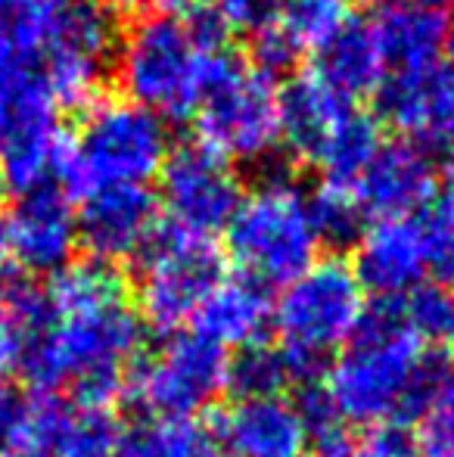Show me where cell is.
<instances>
[{
	"label": "cell",
	"instance_id": "obj_15",
	"mask_svg": "<svg viewBox=\"0 0 454 457\" xmlns=\"http://www.w3.org/2000/svg\"><path fill=\"white\" fill-rule=\"evenodd\" d=\"M364 293L380 302H395L424 283L430 274V243L417 218H380L355 240L351 262Z\"/></svg>",
	"mask_w": 454,
	"mask_h": 457
},
{
	"label": "cell",
	"instance_id": "obj_35",
	"mask_svg": "<svg viewBox=\"0 0 454 457\" xmlns=\"http://www.w3.org/2000/svg\"><path fill=\"white\" fill-rule=\"evenodd\" d=\"M12 274H16V262H12L10 243H6L4 221H0V287H6L12 280Z\"/></svg>",
	"mask_w": 454,
	"mask_h": 457
},
{
	"label": "cell",
	"instance_id": "obj_33",
	"mask_svg": "<svg viewBox=\"0 0 454 457\" xmlns=\"http://www.w3.org/2000/svg\"><path fill=\"white\" fill-rule=\"evenodd\" d=\"M212 12L230 29H246L255 31L274 10H277V0H209Z\"/></svg>",
	"mask_w": 454,
	"mask_h": 457
},
{
	"label": "cell",
	"instance_id": "obj_27",
	"mask_svg": "<svg viewBox=\"0 0 454 457\" xmlns=\"http://www.w3.org/2000/svg\"><path fill=\"white\" fill-rule=\"evenodd\" d=\"M414 423L420 457H454V367L439 364L436 377L420 398Z\"/></svg>",
	"mask_w": 454,
	"mask_h": 457
},
{
	"label": "cell",
	"instance_id": "obj_17",
	"mask_svg": "<svg viewBox=\"0 0 454 457\" xmlns=\"http://www.w3.org/2000/svg\"><path fill=\"white\" fill-rule=\"evenodd\" d=\"M436 181L439 175L430 153L405 140H392L376 146L370 162L351 184L364 212L380 221V218H414L433 203Z\"/></svg>",
	"mask_w": 454,
	"mask_h": 457
},
{
	"label": "cell",
	"instance_id": "obj_10",
	"mask_svg": "<svg viewBox=\"0 0 454 457\" xmlns=\"http://www.w3.org/2000/svg\"><path fill=\"white\" fill-rule=\"evenodd\" d=\"M115 47V16L100 0H47L41 69L56 106H94Z\"/></svg>",
	"mask_w": 454,
	"mask_h": 457
},
{
	"label": "cell",
	"instance_id": "obj_12",
	"mask_svg": "<svg viewBox=\"0 0 454 457\" xmlns=\"http://www.w3.org/2000/svg\"><path fill=\"white\" fill-rule=\"evenodd\" d=\"M159 193L169 224L200 237L225 230L243 203V184L230 159L202 140H187L165 156L159 169Z\"/></svg>",
	"mask_w": 454,
	"mask_h": 457
},
{
	"label": "cell",
	"instance_id": "obj_18",
	"mask_svg": "<svg viewBox=\"0 0 454 457\" xmlns=\"http://www.w3.org/2000/svg\"><path fill=\"white\" fill-rule=\"evenodd\" d=\"M225 457H302L305 429L290 398H243L212 429Z\"/></svg>",
	"mask_w": 454,
	"mask_h": 457
},
{
	"label": "cell",
	"instance_id": "obj_31",
	"mask_svg": "<svg viewBox=\"0 0 454 457\" xmlns=\"http://www.w3.org/2000/svg\"><path fill=\"white\" fill-rule=\"evenodd\" d=\"M336 457H420L417 442L405 429V423H383V427H367V433L358 436L355 442H345Z\"/></svg>",
	"mask_w": 454,
	"mask_h": 457
},
{
	"label": "cell",
	"instance_id": "obj_1",
	"mask_svg": "<svg viewBox=\"0 0 454 457\" xmlns=\"http://www.w3.org/2000/svg\"><path fill=\"white\" fill-rule=\"evenodd\" d=\"M47 289L54 324L35 392L66 389L75 404L110 408L125 395L144 349V320L119 268L75 262L54 274Z\"/></svg>",
	"mask_w": 454,
	"mask_h": 457
},
{
	"label": "cell",
	"instance_id": "obj_6",
	"mask_svg": "<svg viewBox=\"0 0 454 457\" xmlns=\"http://www.w3.org/2000/svg\"><path fill=\"white\" fill-rule=\"evenodd\" d=\"M202 50L184 22L171 16L137 19L115 50V75L125 100L156 112L159 119H194L206 91L215 56Z\"/></svg>",
	"mask_w": 454,
	"mask_h": 457
},
{
	"label": "cell",
	"instance_id": "obj_11",
	"mask_svg": "<svg viewBox=\"0 0 454 457\" xmlns=\"http://www.w3.org/2000/svg\"><path fill=\"white\" fill-rule=\"evenodd\" d=\"M227 389V352L196 330L171 333L156 355L134 364L125 395L150 417L194 420Z\"/></svg>",
	"mask_w": 454,
	"mask_h": 457
},
{
	"label": "cell",
	"instance_id": "obj_4",
	"mask_svg": "<svg viewBox=\"0 0 454 457\" xmlns=\"http://www.w3.org/2000/svg\"><path fill=\"white\" fill-rule=\"evenodd\" d=\"M169 153V128L156 112L125 96L97 100L66 144L56 184L81 199L103 187H144Z\"/></svg>",
	"mask_w": 454,
	"mask_h": 457
},
{
	"label": "cell",
	"instance_id": "obj_14",
	"mask_svg": "<svg viewBox=\"0 0 454 457\" xmlns=\"http://www.w3.org/2000/svg\"><path fill=\"white\" fill-rule=\"evenodd\" d=\"M75 224L78 246L91 253V262L115 268L137 259L159 230V203L146 187H103L81 199Z\"/></svg>",
	"mask_w": 454,
	"mask_h": 457
},
{
	"label": "cell",
	"instance_id": "obj_36",
	"mask_svg": "<svg viewBox=\"0 0 454 457\" xmlns=\"http://www.w3.org/2000/svg\"><path fill=\"white\" fill-rule=\"evenodd\" d=\"M408 4H417V6H426V10H449V6H454V0H408Z\"/></svg>",
	"mask_w": 454,
	"mask_h": 457
},
{
	"label": "cell",
	"instance_id": "obj_19",
	"mask_svg": "<svg viewBox=\"0 0 454 457\" xmlns=\"http://www.w3.org/2000/svg\"><path fill=\"white\" fill-rule=\"evenodd\" d=\"M50 324L54 308L47 289L16 277L0 287V373H10L35 389L47 355Z\"/></svg>",
	"mask_w": 454,
	"mask_h": 457
},
{
	"label": "cell",
	"instance_id": "obj_26",
	"mask_svg": "<svg viewBox=\"0 0 454 457\" xmlns=\"http://www.w3.org/2000/svg\"><path fill=\"white\" fill-rule=\"evenodd\" d=\"M47 395L25 386L22 379L0 373V457L4 454H37V429H41Z\"/></svg>",
	"mask_w": 454,
	"mask_h": 457
},
{
	"label": "cell",
	"instance_id": "obj_13",
	"mask_svg": "<svg viewBox=\"0 0 454 457\" xmlns=\"http://www.w3.org/2000/svg\"><path fill=\"white\" fill-rule=\"evenodd\" d=\"M380 115L417 150L454 146V69L430 62L405 69L380 87Z\"/></svg>",
	"mask_w": 454,
	"mask_h": 457
},
{
	"label": "cell",
	"instance_id": "obj_7",
	"mask_svg": "<svg viewBox=\"0 0 454 457\" xmlns=\"http://www.w3.org/2000/svg\"><path fill=\"white\" fill-rule=\"evenodd\" d=\"M277 106L280 137L302 162L321 169L324 181L351 184L380 146L376 121L315 69L286 81L277 91Z\"/></svg>",
	"mask_w": 454,
	"mask_h": 457
},
{
	"label": "cell",
	"instance_id": "obj_3",
	"mask_svg": "<svg viewBox=\"0 0 454 457\" xmlns=\"http://www.w3.org/2000/svg\"><path fill=\"white\" fill-rule=\"evenodd\" d=\"M367 312V293L343 259H318L271 302L277 349L293 379L315 383L334 355L349 345Z\"/></svg>",
	"mask_w": 454,
	"mask_h": 457
},
{
	"label": "cell",
	"instance_id": "obj_24",
	"mask_svg": "<svg viewBox=\"0 0 454 457\" xmlns=\"http://www.w3.org/2000/svg\"><path fill=\"white\" fill-rule=\"evenodd\" d=\"M112 457H219V445L212 429L196 420L144 417L119 429Z\"/></svg>",
	"mask_w": 454,
	"mask_h": 457
},
{
	"label": "cell",
	"instance_id": "obj_37",
	"mask_svg": "<svg viewBox=\"0 0 454 457\" xmlns=\"http://www.w3.org/2000/svg\"><path fill=\"white\" fill-rule=\"evenodd\" d=\"M445 181H449L451 203H454V146H451V153H449V162H445Z\"/></svg>",
	"mask_w": 454,
	"mask_h": 457
},
{
	"label": "cell",
	"instance_id": "obj_28",
	"mask_svg": "<svg viewBox=\"0 0 454 457\" xmlns=\"http://www.w3.org/2000/svg\"><path fill=\"white\" fill-rule=\"evenodd\" d=\"M293 379L277 345L252 343L227 358V389L243 398H277Z\"/></svg>",
	"mask_w": 454,
	"mask_h": 457
},
{
	"label": "cell",
	"instance_id": "obj_29",
	"mask_svg": "<svg viewBox=\"0 0 454 457\" xmlns=\"http://www.w3.org/2000/svg\"><path fill=\"white\" fill-rule=\"evenodd\" d=\"M311 218H315V228L321 243H355L358 237L367 228V212H364L361 199L355 193V184L345 181H324L315 193L309 196Z\"/></svg>",
	"mask_w": 454,
	"mask_h": 457
},
{
	"label": "cell",
	"instance_id": "obj_25",
	"mask_svg": "<svg viewBox=\"0 0 454 457\" xmlns=\"http://www.w3.org/2000/svg\"><path fill=\"white\" fill-rule=\"evenodd\" d=\"M274 25L296 47V54H318L351 22L349 0H284L271 12Z\"/></svg>",
	"mask_w": 454,
	"mask_h": 457
},
{
	"label": "cell",
	"instance_id": "obj_40",
	"mask_svg": "<svg viewBox=\"0 0 454 457\" xmlns=\"http://www.w3.org/2000/svg\"><path fill=\"white\" fill-rule=\"evenodd\" d=\"M302 457H309V454H302ZM311 457H321V454H311Z\"/></svg>",
	"mask_w": 454,
	"mask_h": 457
},
{
	"label": "cell",
	"instance_id": "obj_30",
	"mask_svg": "<svg viewBox=\"0 0 454 457\" xmlns=\"http://www.w3.org/2000/svg\"><path fill=\"white\" fill-rule=\"evenodd\" d=\"M395 308L426 349L454 339V293L442 283H420L408 295L395 299Z\"/></svg>",
	"mask_w": 454,
	"mask_h": 457
},
{
	"label": "cell",
	"instance_id": "obj_8",
	"mask_svg": "<svg viewBox=\"0 0 454 457\" xmlns=\"http://www.w3.org/2000/svg\"><path fill=\"white\" fill-rule=\"evenodd\" d=\"M227 280L225 253L212 237L159 224L137 255V314L162 333H177Z\"/></svg>",
	"mask_w": 454,
	"mask_h": 457
},
{
	"label": "cell",
	"instance_id": "obj_32",
	"mask_svg": "<svg viewBox=\"0 0 454 457\" xmlns=\"http://www.w3.org/2000/svg\"><path fill=\"white\" fill-rule=\"evenodd\" d=\"M426 243H430V271L439 277L442 287L454 283V203L436 205L424 221Z\"/></svg>",
	"mask_w": 454,
	"mask_h": 457
},
{
	"label": "cell",
	"instance_id": "obj_39",
	"mask_svg": "<svg viewBox=\"0 0 454 457\" xmlns=\"http://www.w3.org/2000/svg\"><path fill=\"white\" fill-rule=\"evenodd\" d=\"M361 4H383V0H361Z\"/></svg>",
	"mask_w": 454,
	"mask_h": 457
},
{
	"label": "cell",
	"instance_id": "obj_9",
	"mask_svg": "<svg viewBox=\"0 0 454 457\" xmlns=\"http://www.w3.org/2000/svg\"><path fill=\"white\" fill-rule=\"evenodd\" d=\"M200 140L225 159L261 162L280 140V106L271 75L243 66L230 50L215 56L196 109Z\"/></svg>",
	"mask_w": 454,
	"mask_h": 457
},
{
	"label": "cell",
	"instance_id": "obj_20",
	"mask_svg": "<svg viewBox=\"0 0 454 457\" xmlns=\"http://www.w3.org/2000/svg\"><path fill=\"white\" fill-rule=\"evenodd\" d=\"M196 333L215 343L219 349H246L261 343L268 324H271V295L265 287L234 277L221 283L196 312Z\"/></svg>",
	"mask_w": 454,
	"mask_h": 457
},
{
	"label": "cell",
	"instance_id": "obj_21",
	"mask_svg": "<svg viewBox=\"0 0 454 457\" xmlns=\"http://www.w3.org/2000/svg\"><path fill=\"white\" fill-rule=\"evenodd\" d=\"M119 423L110 408L60 402L47 395L41 429H37V454L41 457H112Z\"/></svg>",
	"mask_w": 454,
	"mask_h": 457
},
{
	"label": "cell",
	"instance_id": "obj_16",
	"mask_svg": "<svg viewBox=\"0 0 454 457\" xmlns=\"http://www.w3.org/2000/svg\"><path fill=\"white\" fill-rule=\"evenodd\" d=\"M6 243L16 268L29 274H56L72 265L78 249V224L66 193L41 187L19 196L4 221Z\"/></svg>",
	"mask_w": 454,
	"mask_h": 457
},
{
	"label": "cell",
	"instance_id": "obj_23",
	"mask_svg": "<svg viewBox=\"0 0 454 457\" xmlns=\"http://www.w3.org/2000/svg\"><path fill=\"white\" fill-rule=\"evenodd\" d=\"M315 72L349 100L380 91L389 66L383 60L374 31H370V22L351 19L327 47L318 50Z\"/></svg>",
	"mask_w": 454,
	"mask_h": 457
},
{
	"label": "cell",
	"instance_id": "obj_38",
	"mask_svg": "<svg viewBox=\"0 0 454 457\" xmlns=\"http://www.w3.org/2000/svg\"><path fill=\"white\" fill-rule=\"evenodd\" d=\"M445 50H449V56H451V69H454V25L449 29V37H445Z\"/></svg>",
	"mask_w": 454,
	"mask_h": 457
},
{
	"label": "cell",
	"instance_id": "obj_2",
	"mask_svg": "<svg viewBox=\"0 0 454 457\" xmlns=\"http://www.w3.org/2000/svg\"><path fill=\"white\" fill-rule=\"evenodd\" d=\"M439 364L405 327L395 302H376L367 305L358 333L334 358L321 386L343 423L383 427L414 420Z\"/></svg>",
	"mask_w": 454,
	"mask_h": 457
},
{
	"label": "cell",
	"instance_id": "obj_22",
	"mask_svg": "<svg viewBox=\"0 0 454 457\" xmlns=\"http://www.w3.org/2000/svg\"><path fill=\"white\" fill-rule=\"evenodd\" d=\"M380 54L386 66L395 72L420 69L439 62V54L449 37V22L439 10H426L417 4H392L380 10V16L370 22Z\"/></svg>",
	"mask_w": 454,
	"mask_h": 457
},
{
	"label": "cell",
	"instance_id": "obj_34",
	"mask_svg": "<svg viewBox=\"0 0 454 457\" xmlns=\"http://www.w3.org/2000/svg\"><path fill=\"white\" fill-rule=\"evenodd\" d=\"M112 16H144V10H150L156 0H100Z\"/></svg>",
	"mask_w": 454,
	"mask_h": 457
},
{
	"label": "cell",
	"instance_id": "obj_5",
	"mask_svg": "<svg viewBox=\"0 0 454 457\" xmlns=\"http://www.w3.org/2000/svg\"><path fill=\"white\" fill-rule=\"evenodd\" d=\"M227 253L240 277L259 287H286L318 262L321 237L309 196L293 178L274 175L246 193L227 224Z\"/></svg>",
	"mask_w": 454,
	"mask_h": 457
},
{
	"label": "cell",
	"instance_id": "obj_41",
	"mask_svg": "<svg viewBox=\"0 0 454 457\" xmlns=\"http://www.w3.org/2000/svg\"><path fill=\"white\" fill-rule=\"evenodd\" d=\"M0 190H4V184H0Z\"/></svg>",
	"mask_w": 454,
	"mask_h": 457
}]
</instances>
